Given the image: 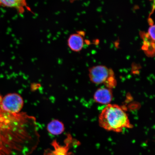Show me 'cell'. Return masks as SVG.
<instances>
[{"label":"cell","instance_id":"cell-1","mask_svg":"<svg viewBox=\"0 0 155 155\" xmlns=\"http://www.w3.org/2000/svg\"><path fill=\"white\" fill-rule=\"evenodd\" d=\"M98 122L102 128L116 133L133 127L127 113L117 104H107L101 113Z\"/></svg>","mask_w":155,"mask_h":155},{"label":"cell","instance_id":"cell-2","mask_svg":"<svg viewBox=\"0 0 155 155\" xmlns=\"http://www.w3.org/2000/svg\"><path fill=\"white\" fill-rule=\"evenodd\" d=\"M89 77L94 84H103L106 88L110 89L114 88L117 84L113 71L105 66L98 65L91 68Z\"/></svg>","mask_w":155,"mask_h":155},{"label":"cell","instance_id":"cell-3","mask_svg":"<svg viewBox=\"0 0 155 155\" xmlns=\"http://www.w3.org/2000/svg\"><path fill=\"white\" fill-rule=\"evenodd\" d=\"M24 102L22 97L16 93H11L2 98L0 97V110L5 113L15 114L20 113Z\"/></svg>","mask_w":155,"mask_h":155},{"label":"cell","instance_id":"cell-4","mask_svg":"<svg viewBox=\"0 0 155 155\" xmlns=\"http://www.w3.org/2000/svg\"><path fill=\"white\" fill-rule=\"evenodd\" d=\"M113 94L111 89L102 88L98 89L94 95V99L98 104H108L112 101Z\"/></svg>","mask_w":155,"mask_h":155},{"label":"cell","instance_id":"cell-5","mask_svg":"<svg viewBox=\"0 0 155 155\" xmlns=\"http://www.w3.org/2000/svg\"><path fill=\"white\" fill-rule=\"evenodd\" d=\"M27 0H0V6L12 8L20 13L24 12L25 9H28Z\"/></svg>","mask_w":155,"mask_h":155},{"label":"cell","instance_id":"cell-6","mask_svg":"<svg viewBox=\"0 0 155 155\" xmlns=\"http://www.w3.org/2000/svg\"><path fill=\"white\" fill-rule=\"evenodd\" d=\"M69 47L73 51L79 52L82 50L84 45V39L82 35L78 32L70 36L68 40Z\"/></svg>","mask_w":155,"mask_h":155},{"label":"cell","instance_id":"cell-7","mask_svg":"<svg viewBox=\"0 0 155 155\" xmlns=\"http://www.w3.org/2000/svg\"><path fill=\"white\" fill-rule=\"evenodd\" d=\"M48 132L53 135L61 134L64 130V127L61 122L57 120H54L50 122L47 126Z\"/></svg>","mask_w":155,"mask_h":155},{"label":"cell","instance_id":"cell-8","mask_svg":"<svg viewBox=\"0 0 155 155\" xmlns=\"http://www.w3.org/2000/svg\"><path fill=\"white\" fill-rule=\"evenodd\" d=\"M148 34L150 38L153 40L155 41V26L153 25L150 26L148 30Z\"/></svg>","mask_w":155,"mask_h":155}]
</instances>
